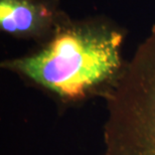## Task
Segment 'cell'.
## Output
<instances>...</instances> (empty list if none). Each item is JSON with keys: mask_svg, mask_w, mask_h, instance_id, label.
Wrapping results in <instances>:
<instances>
[{"mask_svg": "<svg viewBox=\"0 0 155 155\" xmlns=\"http://www.w3.org/2000/svg\"><path fill=\"white\" fill-rule=\"evenodd\" d=\"M125 30L106 16L69 17L35 51L2 63L61 99L76 101L108 92L125 69Z\"/></svg>", "mask_w": 155, "mask_h": 155, "instance_id": "1", "label": "cell"}, {"mask_svg": "<svg viewBox=\"0 0 155 155\" xmlns=\"http://www.w3.org/2000/svg\"><path fill=\"white\" fill-rule=\"evenodd\" d=\"M69 17L61 0H0V29L13 38L42 42Z\"/></svg>", "mask_w": 155, "mask_h": 155, "instance_id": "2", "label": "cell"}]
</instances>
